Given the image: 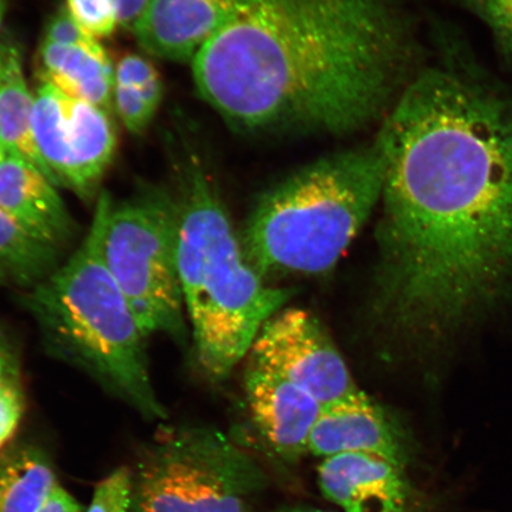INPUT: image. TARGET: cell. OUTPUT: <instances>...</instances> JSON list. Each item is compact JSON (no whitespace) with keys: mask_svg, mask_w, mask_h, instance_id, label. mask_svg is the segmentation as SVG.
<instances>
[{"mask_svg":"<svg viewBox=\"0 0 512 512\" xmlns=\"http://www.w3.org/2000/svg\"><path fill=\"white\" fill-rule=\"evenodd\" d=\"M381 124L371 313L430 350L512 291V89L456 51L420 68Z\"/></svg>","mask_w":512,"mask_h":512,"instance_id":"6da1fadb","label":"cell"},{"mask_svg":"<svg viewBox=\"0 0 512 512\" xmlns=\"http://www.w3.org/2000/svg\"><path fill=\"white\" fill-rule=\"evenodd\" d=\"M419 62L399 0H235L191 63L235 130L345 134L382 123Z\"/></svg>","mask_w":512,"mask_h":512,"instance_id":"7a4b0ae2","label":"cell"},{"mask_svg":"<svg viewBox=\"0 0 512 512\" xmlns=\"http://www.w3.org/2000/svg\"><path fill=\"white\" fill-rule=\"evenodd\" d=\"M178 270L196 360L222 381L293 291L267 285L243 253L206 166L189 153L179 170Z\"/></svg>","mask_w":512,"mask_h":512,"instance_id":"3957f363","label":"cell"},{"mask_svg":"<svg viewBox=\"0 0 512 512\" xmlns=\"http://www.w3.org/2000/svg\"><path fill=\"white\" fill-rule=\"evenodd\" d=\"M107 192L89 232L50 277L23 291V309L49 354L83 371L146 420L166 419L153 384L147 338L102 259Z\"/></svg>","mask_w":512,"mask_h":512,"instance_id":"277c9868","label":"cell"},{"mask_svg":"<svg viewBox=\"0 0 512 512\" xmlns=\"http://www.w3.org/2000/svg\"><path fill=\"white\" fill-rule=\"evenodd\" d=\"M383 182L376 139L293 172L248 216L241 245L249 264L262 278L330 271L381 202Z\"/></svg>","mask_w":512,"mask_h":512,"instance_id":"5b68a950","label":"cell"},{"mask_svg":"<svg viewBox=\"0 0 512 512\" xmlns=\"http://www.w3.org/2000/svg\"><path fill=\"white\" fill-rule=\"evenodd\" d=\"M178 224L177 196L169 190L142 188L118 203L107 194L101 252L145 336L184 343Z\"/></svg>","mask_w":512,"mask_h":512,"instance_id":"8992f818","label":"cell"},{"mask_svg":"<svg viewBox=\"0 0 512 512\" xmlns=\"http://www.w3.org/2000/svg\"><path fill=\"white\" fill-rule=\"evenodd\" d=\"M265 484L261 467L220 431L164 426L137 457L131 512H251Z\"/></svg>","mask_w":512,"mask_h":512,"instance_id":"52a82bcc","label":"cell"},{"mask_svg":"<svg viewBox=\"0 0 512 512\" xmlns=\"http://www.w3.org/2000/svg\"><path fill=\"white\" fill-rule=\"evenodd\" d=\"M249 361L297 384L323 409L370 399L322 323L303 309H283L268 320L249 351Z\"/></svg>","mask_w":512,"mask_h":512,"instance_id":"ba28073f","label":"cell"},{"mask_svg":"<svg viewBox=\"0 0 512 512\" xmlns=\"http://www.w3.org/2000/svg\"><path fill=\"white\" fill-rule=\"evenodd\" d=\"M246 399L256 430L280 457L294 460L309 446L322 405L284 377L249 362Z\"/></svg>","mask_w":512,"mask_h":512,"instance_id":"9c48e42d","label":"cell"},{"mask_svg":"<svg viewBox=\"0 0 512 512\" xmlns=\"http://www.w3.org/2000/svg\"><path fill=\"white\" fill-rule=\"evenodd\" d=\"M235 0H150L133 34L146 53L192 62L220 30Z\"/></svg>","mask_w":512,"mask_h":512,"instance_id":"30bf717a","label":"cell"},{"mask_svg":"<svg viewBox=\"0 0 512 512\" xmlns=\"http://www.w3.org/2000/svg\"><path fill=\"white\" fill-rule=\"evenodd\" d=\"M403 469L369 454L343 453L324 458L318 483L344 512H403L409 498Z\"/></svg>","mask_w":512,"mask_h":512,"instance_id":"8fae6325","label":"cell"},{"mask_svg":"<svg viewBox=\"0 0 512 512\" xmlns=\"http://www.w3.org/2000/svg\"><path fill=\"white\" fill-rule=\"evenodd\" d=\"M307 451L329 458L343 453H363L401 467L408 462L405 437L383 409L369 399L320 414Z\"/></svg>","mask_w":512,"mask_h":512,"instance_id":"7c38bea8","label":"cell"},{"mask_svg":"<svg viewBox=\"0 0 512 512\" xmlns=\"http://www.w3.org/2000/svg\"><path fill=\"white\" fill-rule=\"evenodd\" d=\"M0 209L62 251L75 238L76 223L56 185L27 160L8 155L0 162Z\"/></svg>","mask_w":512,"mask_h":512,"instance_id":"4fadbf2b","label":"cell"},{"mask_svg":"<svg viewBox=\"0 0 512 512\" xmlns=\"http://www.w3.org/2000/svg\"><path fill=\"white\" fill-rule=\"evenodd\" d=\"M61 140L63 187L92 197L117 149L111 113L67 95Z\"/></svg>","mask_w":512,"mask_h":512,"instance_id":"5bb4252c","label":"cell"},{"mask_svg":"<svg viewBox=\"0 0 512 512\" xmlns=\"http://www.w3.org/2000/svg\"><path fill=\"white\" fill-rule=\"evenodd\" d=\"M41 79L69 98L112 112L114 67L108 55L44 41L40 47Z\"/></svg>","mask_w":512,"mask_h":512,"instance_id":"9a60e30c","label":"cell"},{"mask_svg":"<svg viewBox=\"0 0 512 512\" xmlns=\"http://www.w3.org/2000/svg\"><path fill=\"white\" fill-rule=\"evenodd\" d=\"M34 102L19 49L11 42L0 43V144L9 156L27 160L54 183L32 133Z\"/></svg>","mask_w":512,"mask_h":512,"instance_id":"2e32d148","label":"cell"},{"mask_svg":"<svg viewBox=\"0 0 512 512\" xmlns=\"http://www.w3.org/2000/svg\"><path fill=\"white\" fill-rule=\"evenodd\" d=\"M57 484L41 448L19 446L0 456V512H36Z\"/></svg>","mask_w":512,"mask_h":512,"instance_id":"e0dca14e","label":"cell"},{"mask_svg":"<svg viewBox=\"0 0 512 512\" xmlns=\"http://www.w3.org/2000/svg\"><path fill=\"white\" fill-rule=\"evenodd\" d=\"M62 249L38 238L0 209V268L9 283L28 291L62 265Z\"/></svg>","mask_w":512,"mask_h":512,"instance_id":"ac0fdd59","label":"cell"},{"mask_svg":"<svg viewBox=\"0 0 512 512\" xmlns=\"http://www.w3.org/2000/svg\"><path fill=\"white\" fill-rule=\"evenodd\" d=\"M66 10L98 41L110 37L120 27L119 0H67Z\"/></svg>","mask_w":512,"mask_h":512,"instance_id":"d6986e66","label":"cell"},{"mask_svg":"<svg viewBox=\"0 0 512 512\" xmlns=\"http://www.w3.org/2000/svg\"><path fill=\"white\" fill-rule=\"evenodd\" d=\"M459 3L488 25L504 60L512 67V0H459Z\"/></svg>","mask_w":512,"mask_h":512,"instance_id":"ffe728a7","label":"cell"},{"mask_svg":"<svg viewBox=\"0 0 512 512\" xmlns=\"http://www.w3.org/2000/svg\"><path fill=\"white\" fill-rule=\"evenodd\" d=\"M132 471L123 466L96 485L87 512H131Z\"/></svg>","mask_w":512,"mask_h":512,"instance_id":"44dd1931","label":"cell"},{"mask_svg":"<svg viewBox=\"0 0 512 512\" xmlns=\"http://www.w3.org/2000/svg\"><path fill=\"white\" fill-rule=\"evenodd\" d=\"M44 41L85 49L96 55H107L101 43L83 30L66 9L50 19Z\"/></svg>","mask_w":512,"mask_h":512,"instance_id":"7402d4cb","label":"cell"},{"mask_svg":"<svg viewBox=\"0 0 512 512\" xmlns=\"http://www.w3.org/2000/svg\"><path fill=\"white\" fill-rule=\"evenodd\" d=\"M113 105L127 130L136 134L143 133L156 114L147 106L137 88L118 83L114 86Z\"/></svg>","mask_w":512,"mask_h":512,"instance_id":"603a6c76","label":"cell"},{"mask_svg":"<svg viewBox=\"0 0 512 512\" xmlns=\"http://www.w3.org/2000/svg\"><path fill=\"white\" fill-rule=\"evenodd\" d=\"M24 411V384L0 387V456L14 439Z\"/></svg>","mask_w":512,"mask_h":512,"instance_id":"cb8c5ba5","label":"cell"},{"mask_svg":"<svg viewBox=\"0 0 512 512\" xmlns=\"http://www.w3.org/2000/svg\"><path fill=\"white\" fill-rule=\"evenodd\" d=\"M114 74L115 83L118 85L137 89L160 76L149 60L137 54H127L121 57L117 67H114Z\"/></svg>","mask_w":512,"mask_h":512,"instance_id":"d4e9b609","label":"cell"},{"mask_svg":"<svg viewBox=\"0 0 512 512\" xmlns=\"http://www.w3.org/2000/svg\"><path fill=\"white\" fill-rule=\"evenodd\" d=\"M23 384L21 361L15 345L0 328V387Z\"/></svg>","mask_w":512,"mask_h":512,"instance_id":"484cf974","label":"cell"},{"mask_svg":"<svg viewBox=\"0 0 512 512\" xmlns=\"http://www.w3.org/2000/svg\"><path fill=\"white\" fill-rule=\"evenodd\" d=\"M36 512H85V509L68 491L57 484Z\"/></svg>","mask_w":512,"mask_h":512,"instance_id":"4316f807","label":"cell"},{"mask_svg":"<svg viewBox=\"0 0 512 512\" xmlns=\"http://www.w3.org/2000/svg\"><path fill=\"white\" fill-rule=\"evenodd\" d=\"M163 89L162 79L158 76V78L146 83V85L138 89V91L147 106H149L152 111L157 112L160 102H162L163 99Z\"/></svg>","mask_w":512,"mask_h":512,"instance_id":"83f0119b","label":"cell"},{"mask_svg":"<svg viewBox=\"0 0 512 512\" xmlns=\"http://www.w3.org/2000/svg\"><path fill=\"white\" fill-rule=\"evenodd\" d=\"M274 512H328V511H323V510H318V509H313V508L297 507V508H284V509L274 511Z\"/></svg>","mask_w":512,"mask_h":512,"instance_id":"f1b7e54d","label":"cell"},{"mask_svg":"<svg viewBox=\"0 0 512 512\" xmlns=\"http://www.w3.org/2000/svg\"><path fill=\"white\" fill-rule=\"evenodd\" d=\"M9 284L8 278H6L5 273L3 272L2 268H0V286Z\"/></svg>","mask_w":512,"mask_h":512,"instance_id":"f546056e","label":"cell"},{"mask_svg":"<svg viewBox=\"0 0 512 512\" xmlns=\"http://www.w3.org/2000/svg\"><path fill=\"white\" fill-rule=\"evenodd\" d=\"M5 12V0H0V25H2Z\"/></svg>","mask_w":512,"mask_h":512,"instance_id":"4dcf8cb0","label":"cell"},{"mask_svg":"<svg viewBox=\"0 0 512 512\" xmlns=\"http://www.w3.org/2000/svg\"><path fill=\"white\" fill-rule=\"evenodd\" d=\"M8 156V153H6V151L4 150V147L2 144H0V162H2V160Z\"/></svg>","mask_w":512,"mask_h":512,"instance_id":"1f68e13d","label":"cell"}]
</instances>
